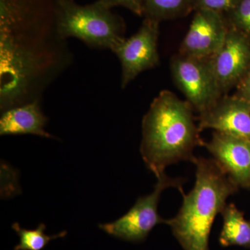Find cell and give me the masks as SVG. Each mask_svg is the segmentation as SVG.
<instances>
[{"instance_id": "1", "label": "cell", "mask_w": 250, "mask_h": 250, "mask_svg": "<svg viewBox=\"0 0 250 250\" xmlns=\"http://www.w3.org/2000/svg\"><path fill=\"white\" fill-rule=\"evenodd\" d=\"M58 0H0V109L41 101L71 65L57 29Z\"/></svg>"}, {"instance_id": "2", "label": "cell", "mask_w": 250, "mask_h": 250, "mask_svg": "<svg viewBox=\"0 0 250 250\" xmlns=\"http://www.w3.org/2000/svg\"><path fill=\"white\" fill-rule=\"evenodd\" d=\"M193 108L187 100L164 90L153 100L143 118L140 152L146 167L156 178L167 166L191 161L195 147L202 146Z\"/></svg>"}, {"instance_id": "3", "label": "cell", "mask_w": 250, "mask_h": 250, "mask_svg": "<svg viewBox=\"0 0 250 250\" xmlns=\"http://www.w3.org/2000/svg\"><path fill=\"white\" fill-rule=\"evenodd\" d=\"M196 180L184 200L178 213L166 220L184 250H208L212 225L230 195L238 187L214 159L194 157Z\"/></svg>"}, {"instance_id": "4", "label": "cell", "mask_w": 250, "mask_h": 250, "mask_svg": "<svg viewBox=\"0 0 250 250\" xmlns=\"http://www.w3.org/2000/svg\"><path fill=\"white\" fill-rule=\"evenodd\" d=\"M103 0L81 5L75 0H58L57 29L64 40L75 38L91 48L113 51L125 40L124 20Z\"/></svg>"}, {"instance_id": "5", "label": "cell", "mask_w": 250, "mask_h": 250, "mask_svg": "<svg viewBox=\"0 0 250 250\" xmlns=\"http://www.w3.org/2000/svg\"><path fill=\"white\" fill-rule=\"evenodd\" d=\"M182 179H173L166 173L157 177L152 192L140 197L127 213L111 223L100 224L99 228L109 236L132 243L144 241L156 225L166 223V220L158 213L161 193L167 188H177L184 193Z\"/></svg>"}, {"instance_id": "6", "label": "cell", "mask_w": 250, "mask_h": 250, "mask_svg": "<svg viewBox=\"0 0 250 250\" xmlns=\"http://www.w3.org/2000/svg\"><path fill=\"white\" fill-rule=\"evenodd\" d=\"M170 70L176 85L199 114L209 109L223 96L211 57L197 58L178 53L171 59Z\"/></svg>"}, {"instance_id": "7", "label": "cell", "mask_w": 250, "mask_h": 250, "mask_svg": "<svg viewBox=\"0 0 250 250\" xmlns=\"http://www.w3.org/2000/svg\"><path fill=\"white\" fill-rule=\"evenodd\" d=\"M159 23L145 18L137 32L121 42L113 52L121 62V88L125 89L140 74L159 63Z\"/></svg>"}, {"instance_id": "8", "label": "cell", "mask_w": 250, "mask_h": 250, "mask_svg": "<svg viewBox=\"0 0 250 250\" xmlns=\"http://www.w3.org/2000/svg\"><path fill=\"white\" fill-rule=\"evenodd\" d=\"M228 29L225 14L209 9L195 10L179 53L197 58H210L223 45Z\"/></svg>"}, {"instance_id": "9", "label": "cell", "mask_w": 250, "mask_h": 250, "mask_svg": "<svg viewBox=\"0 0 250 250\" xmlns=\"http://www.w3.org/2000/svg\"><path fill=\"white\" fill-rule=\"evenodd\" d=\"M211 59L220 90L228 95L250 70V39L229 24L223 45Z\"/></svg>"}, {"instance_id": "10", "label": "cell", "mask_w": 250, "mask_h": 250, "mask_svg": "<svg viewBox=\"0 0 250 250\" xmlns=\"http://www.w3.org/2000/svg\"><path fill=\"white\" fill-rule=\"evenodd\" d=\"M197 125L200 131L211 129L250 142V103L236 95H223L199 114Z\"/></svg>"}, {"instance_id": "11", "label": "cell", "mask_w": 250, "mask_h": 250, "mask_svg": "<svg viewBox=\"0 0 250 250\" xmlns=\"http://www.w3.org/2000/svg\"><path fill=\"white\" fill-rule=\"evenodd\" d=\"M202 146L238 187L250 188V141L215 131Z\"/></svg>"}, {"instance_id": "12", "label": "cell", "mask_w": 250, "mask_h": 250, "mask_svg": "<svg viewBox=\"0 0 250 250\" xmlns=\"http://www.w3.org/2000/svg\"><path fill=\"white\" fill-rule=\"evenodd\" d=\"M48 118L44 114L41 101H34L1 112L0 118L1 136L35 135L47 139L54 136L45 130Z\"/></svg>"}, {"instance_id": "13", "label": "cell", "mask_w": 250, "mask_h": 250, "mask_svg": "<svg viewBox=\"0 0 250 250\" xmlns=\"http://www.w3.org/2000/svg\"><path fill=\"white\" fill-rule=\"evenodd\" d=\"M223 226L219 237L223 247L240 246L250 248V222L233 204L225 206L221 213Z\"/></svg>"}, {"instance_id": "14", "label": "cell", "mask_w": 250, "mask_h": 250, "mask_svg": "<svg viewBox=\"0 0 250 250\" xmlns=\"http://www.w3.org/2000/svg\"><path fill=\"white\" fill-rule=\"evenodd\" d=\"M192 10L194 0H143V16L159 22L184 17Z\"/></svg>"}, {"instance_id": "15", "label": "cell", "mask_w": 250, "mask_h": 250, "mask_svg": "<svg viewBox=\"0 0 250 250\" xmlns=\"http://www.w3.org/2000/svg\"><path fill=\"white\" fill-rule=\"evenodd\" d=\"M20 238V242L15 246L14 250H42L49 244V242L57 238L66 236V231L49 236L46 234L45 224H39L34 229H27L21 228L18 223H14L11 226Z\"/></svg>"}, {"instance_id": "16", "label": "cell", "mask_w": 250, "mask_h": 250, "mask_svg": "<svg viewBox=\"0 0 250 250\" xmlns=\"http://www.w3.org/2000/svg\"><path fill=\"white\" fill-rule=\"evenodd\" d=\"M225 15L229 25L250 39V0H241L234 9Z\"/></svg>"}, {"instance_id": "17", "label": "cell", "mask_w": 250, "mask_h": 250, "mask_svg": "<svg viewBox=\"0 0 250 250\" xmlns=\"http://www.w3.org/2000/svg\"><path fill=\"white\" fill-rule=\"evenodd\" d=\"M241 0H194L195 11L197 9L212 10L227 14L234 9Z\"/></svg>"}, {"instance_id": "18", "label": "cell", "mask_w": 250, "mask_h": 250, "mask_svg": "<svg viewBox=\"0 0 250 250\" xmlns=\"http://www.w3.org/2000/svg\"><path fill=\"white\" fill-rule=\"evenodd\" d=\"M111 7L122 6L139 16H143V0H103Z\"/></svg>"}, {"instance_id": "19", "label": "cell", "mask_w": 250, "mask_h": 250, "mask_svg": "<svg viewBox=\"0 0 250 250\" xmlns=\"http://www.w3.org/2000/svg\"><path fill=\"white\" fill-rule=\"evenodd\" d=\"M236 89L234 95L250 103V70L236 85Z\"/></svg>"}]
</instances>
